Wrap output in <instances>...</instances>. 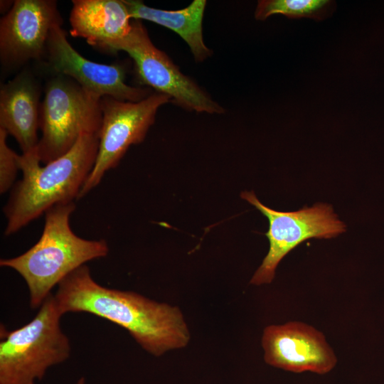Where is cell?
<instances>
[{
    "instance_id": "obj_1",
    "label": "cell",
    "mask_w": 384,
    "mask_h": 384,
    "mask_svg": "<svg viewBox=\"0 0 384 384\" xmlns=\"http://www.w3.org/2000/svg\"><path fill=\"white\" fill-rule=\"evenodd\" d=\"M54 297L63 315L85 312L107 319L126 329L154 356L185 348L190 341L189 329L179 307L134 292L105 287L93 279L86 265L58 284Z\"/></svg>"
},
{
    "instance_id": "obj_2",
    "label": "cell",
    "mask_w": 384,
    "mask_h": 384,
    "mask_svg": "<svg viewBox=\"0 0 384 384\" xmlns=\"http://www.w3.org/2000/svg\"><path fill=\"white\" fill-rule=\"evenodd\" d=\"M97 134H84L64 155L41 166L37 149L19 155L21 180L4 207L5 235L16 233L58 203L74 202L98 152Z\"/></svg>"
},
{
    "instance_id": "obj_3",
    "label": "cell",
    "mask_w": 384,
    "mask_h": 384,
    "mask_svg": "<svg viewBox=\"0 0 384 384\" xmlns=\"http://www.w3.org/2000/svg\"><path fill=\"white\" fill-rule=\"evenodd\" d=\"M75 209L74 202L49 208L38 241L18 256L0 260L1 267L15 270L25 280L32 309L41 306L53 288L70 272L109 252L106 240H87L73 233L70 218Z\"/></svg>"
},
{
    "instance_id": "obj_4",
    "label": "cell",
    "mask_w": 384,
    "mask_h": 384,
    "mask_svg": "<svg viewBox=\"0 0 384 384\" xmlns=\"http://www.w3.org/2000/svg\"><path fill=\"white\" fill-rule=\"evenodd\" d=\"M62 316L51 293L28 324L11 331L1 326L0 384H34L50 367L69 358Z\"/></svg>"
},
{
    "instance_id": "obj_5",
    "label": "cell",
    "mask_w": 384,
    "mask_h": 384,
    "mask_svg": "<svg viewBox=\"0 0 384 384\" xmlns=\"http://www.w3.org/2000/svg\"><path fill=\"white\" fill-rule=\"evenodd\" d=\"M101 98L73 79L53 73L41 105V137L36 147L41 162L46 164L64 155L84 134H99Z\"/></svg>"
},
{
    "instance_id": "obj_6",
    "label": "cell",
    "mask_w": 384,
    "mask_h": 384,
    "mask_svg": "<svg viewBox=\"0 0 384 384\" xmlns=\"http://www.w3.org/2000/svg\"><path fill=\"white\" fill-rule=\"evenodd\" d=\"M102 48L126 52L134 63L140 82L170 96L176 105L197 112H224L220 105L154 46L139 20L132 22L131 30L125 37L110 42Z\"/></svg>"
},
{
    "instance_id": "obj_7",
    "label": "cell",
    "mask_w": 384,
    "mask_h": 384,
    "mask_svg": "<svg viewBox=\"0 0 384 384\" xmlns=\"http://www.w3.org/2000/svg\"><path fill=\"white\" fill-rule=\"evenodd\" d=\"M171 97L158 92L144 100L126 102L105 96L101 98L102 121L98 134L99 147L94 166L79 193L83 198L115 168L132 144L142 142L153 124L158 109Z\"/></svg>"
},
{
    "instance_id": "obj_8",
    "label": "cell",
    "mask_w": 384,
    "mask_h": 384,
    "mask_svg": "<svg viewBox=\"0 0 384 384\" xmlns=\"http://www.w3.org/2000/svg\"><path fill=\"white\" fill-rule=\"evenodd\" d=\"M241 197L253 205L269 221L265 233L269 251L250 283L260 286L270 284L281 260L297 245L310 238L328 239L346 231L331 206L319 203L293 212H280L263 205L254 192L244 191Z\"/></svg>"
},
{
    "instance_id": "obj_9",
    "label": "cell",
    "mask_w": 384,
    "mask_h": 384,
    "mask_svg": "<svg viewBox=\"0 0 384 384\" xmlns=\"http://www.w3.org/2000/svg\"><path fill=\"white\" fill-rule=\"evenodd\" d=\"M46 63L54 74L65 75L100 97H112L121 101L137 102L150 95L151 90L128 85L121 65L91 61L70 44L61 25L55 26L46 46Z\"/></svg>"
},
{
    "instance_id": "obj_10",
    "label": "cell",
    "mask_w": 384,
    "mask_h": 384,
    "mask_svg": "<svg viewBox=\"0 0 384 384\" xmlns=\"http://www.w3.org/2000/svg\"><path fill=\"white\" fill-rule=\"evenodd\" d=\"M261 344L265 362L288 372L325 375L336 367L338 361L324 334L301 321L266 326Z\"/></svg>"
},
{
    "instance_id": "obj_11",
    "label": "cell",
    "mask_w": 384,
    "mask_h": 384,
    "mask_svg": "<svg viewBox=\"0 0 384 384\" xmlns=\"http://www.w3.org/2000/svg\"><path fill=\"white\" fill-rule=\"evenodd\" d=\"M62 24L53 0H16L0 21L2 65L14 68L44 58L52 28Z\"/></svg>"
},
{
    "instance_id": "obj_12",
    "label": "cell",
    "mask_w": 384,
    "mask_h": 384,
    "mask_svg": "<svg viewBox=\"0 0 384 384\" xmlns=\"http://www.w3.org/2000/svg\"><path fill=\"white\" fill-rule=\"evenodd\" d=\"M41 90L31 72L23 70L0 89V128L18 142L22 154L35 150L39 142Z\"/></svg>"
},
{
    "instance_id": "obj_13",
    "label": "cell",
    "mask_w": 384,
    "mask_h": 384,
    "mask_svg": "<svg viewBox=\"0 0 384 384\" xmlns=\"http://www.w3.org/2000/svg\"><path fill=\"white\" fill-rule=\"evenodd\" d=\"M123 0H73L70 15V34L102 48L125 37L132 28Z\"/></svg>"
},
{
    "instance_id": "obj_14",
    "label": "cell",
    "mask_w": 384,
    "mask_h": 384,
    "mask_svg": "<svg viewBox=\"0 0 384 384\" xmlns=\"http://www.w3.org/2000/svg\"><path fill=\"white\" fill-rule=\"evenodd\" d=\"M123 1L131 18L152 21L178 33L188 45L197 62L211 55V50L205 45L203 38L202 23L206 1L194 0L187 7L176 11L151 8L141 1Z\"/></svg>"
},
{
    "instance_id": "obj_15",
    "label": "cell",
    "mask_w": 384,
    "mask_h": 384,
    "mask_svg": "<svg viewBox=\"0 0 384 384\" xmlns=\"http://www.w3.org/2000/svg\"><path fill=\"white\" fill-rule=\"evenodd\" d=\"M336 9L331 0H261L258 1L255 17L264 21L274 14L289 18H310L317 21L329 17Z\"/></svg>"
},
{
    "instance_id": "obj_16",
    "label": "cell",
    "mask_w": 384,
    "mask_h": 384,
    "mask_svg": "<svg viewBox=\"0 0 384 384\" xmlns=\"http://www.w3.org/2000/svg\"><path fill=\"white\" fill-rule=\"evenodd\" d=\"M7 132L0 128V193L4 194L14 186L19 167V155L6 143Z\"/></svg>"
},
{
    "instance_id": "obj_17",
    "label": "cell",
    "mask_w": 384,
    "mask_h": 384,
    "mask_svg": "<svg viewBox=\"0 0 384 384\" xmlns=\"http://www.w3.org/2000/svg\"><path fill=\"white\" fill-rule=\"evenodd\" d=\"M76 384H85V380L84 377H81L77 382Z\"/></svg>"
}]
</instances>
